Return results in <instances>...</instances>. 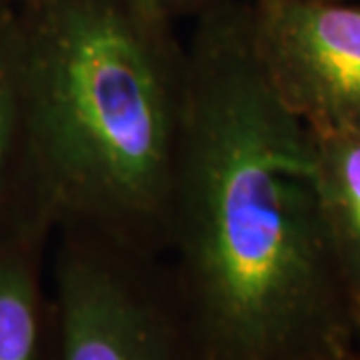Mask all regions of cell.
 I'll use <instances>...</instances> for the list:
<instances>
[{
	"instance_id": "obj_1",
	"label": "cell",
	"mask_w": 360,
	"mask_h": 360,
	"mask_svg": "<svg viewBox=\"0 0 360 360\" xmlns=\"http://www.w3.org/2000/svg\"><path fill=\"white\" fill-rule=\"evenodd\" d=\"M162 260L202 360H335L356 347L310 132L276 96L248 0L196 14Z\"/></svg>"
},
{
	"instance_id": "obj_2",
	"label": "cell",
	"mask_w": 360,
	"mask_h": 360,
	"mask_svg": "<svg viewBox=\"0 0 360 360\" xmlns=\"http://www.w3.org/2000/svg\"><path fill=\"white\" fill-rule=\"evenodd\" d=\"M18 13L28 150L52 232L162 255L188 103L176 20L150 0H37Z\"/></svg>"
},
{
	"instance_id": "obj_3",
	"label": "cell",
	"mask_w": 360,
	"mask_h": 360,
	"mask_svg": "<svg viewBox=\"0 0 360 360\" xmlns=\"http://www.w3.org/2000/svg\"><path fill=\"white\" fill-rule=\"evenodd\" d=\"M52 240L56 360H202L160 255L70 229Z\"/></svg>"
},
{
	"instance_id": "obj_4",
	"label": "cell",
	"mask_w": 360,
	"mask_h": 360,
	"mask_svg": "<svg viewBox=\"0 0 360 360\" xmlns=\"http://www.w3.org/2000/svg\"><path fill=\"white\" fill-rule=\"evenodd\" d=\"M260 68L312 132H360V4L248 0Z\"/></svg>"
},
{
	"instance_id": "obj_5",
	"label": "cell",
	"mask_w": 360,
	"mask_h": 360,
	"mask_svg": "<svg viewBox=\"0 0 360 360\" xmlns=\"http://www.w3.org/2000/svg\"><path fill=\"white\" fill-rule=\"evenodd\" d=\"M20 232H52L32 174L25 115L22 26L18 6L0 11V240Z\"/></svg>"
},
{
	"instance_id": "obj_6",
	"label": "cell",
	"mask_w": 360,
	"mask_h": 360,
	"mask_svg": "<svg viewBox=\"0 0 360 360\" xmlns=\"http://www.w3.org/2000/svg\"><path fill=\"white\" fill-rule=\"evenodd\" d=\"M51 232L0 240V360H56V324L46 245Z\"/></svg>"
},
{
	"instance_id": "obj_7",
	"label": "cell",
	"mask_w": 360,
	"mask_h": 360,
	"mask_svg": "<svg viewBox=\"0 0 360 360\" xmlns=\"http://www.w3.org/2000/svg\"><path fill=\"white\" fill-rule=\"evenodd\" d=\"M322 219L360 321V132L312 134Z\"/></svg>"
},
{
	"instance_id": "obj_8",
	"label": "cell",
	"mask_w": 360,
	"mask_h": 360,
	"mask_svg": "<svg viewBox=\"0 0 360 360\" xmlns=\"http://www.w3.org/2000/svg\"><path fill=\"white\" fill-rule=\"evenodd\" d=\"M150 2L158 11H162L172 20L179 22L182 18H194L196 14L205 13L208 8L229 2H240V0H150Z\"/></svg>"
},
{
	"instance_id": "obj_9",
	"label": "cell",
	"mask_w": 360,
	"mask_h": 360,
	"mask_svg": "<svg viewBox=\"0 0 360 360\" xmlns=\"http://www.w3.org/2000/svg\"><path fill=\"white\" fill-rule=\"evenodd\" d=\"M335 360H360V348L354 347L352 350H348L347 354H342V356H338Z\"/></svg>"
},
{
	"instance_id": "obj_10",
	"label": "cell",
	"mask_w": 360,
	"mask_h": 360,
	"mask_svg": "<svg viewBox=\"0 0 360 360\" xmlns=\"http://www.w3.org/2000/svg\"><path fill=\"white\" fill-rule=\"evenodd\" d=\"M14 4H18V6H25V4H30V2H37V0H13Z\"/></svg>"
},
{
	"instance_id": "obj_11",
	"label": "cell",
	"mask_w": 360,
	"mask_h": 360,
	"mask_svg": "<svg viewBox=\"0 0 360 360\" xmlns=\"http://www.w3.org/2000/svg\"><path fill=\"white\" fill-rule=\"evenodd\" d=\"M11 4H14L13 0H0V11L6 8V6H11Z\"/></svg>"
},
{
	"instance_id": "obj_12",
	"label": "cell",
	"mask_w": 360,
	"mask_h": 360,
	"mask_svg": "<svg viewBox=\"0 0 360 360\" xmlns=\"http://www.w3.org/2000/svg\"><path fill=\"white\" fill-rule=\"evenodd\" d=\"M356 347L360 348V321L359 324H356Z\"/></svg>"
},
{
	"instance_id": "obj_13",
	"label": "cell",
	"mask_w": 360,
	"mask_h": 360,
	"mask_svg": "<svg viewBox=\"0 0 360 360\" xmlns=\"http://www.w3.org/2000/svg\"><path fill=\"white\" fill-rule=\"evenodd\" d=\"M322 2H342V0H322Z\"/></svg>"
}]
</instances>
